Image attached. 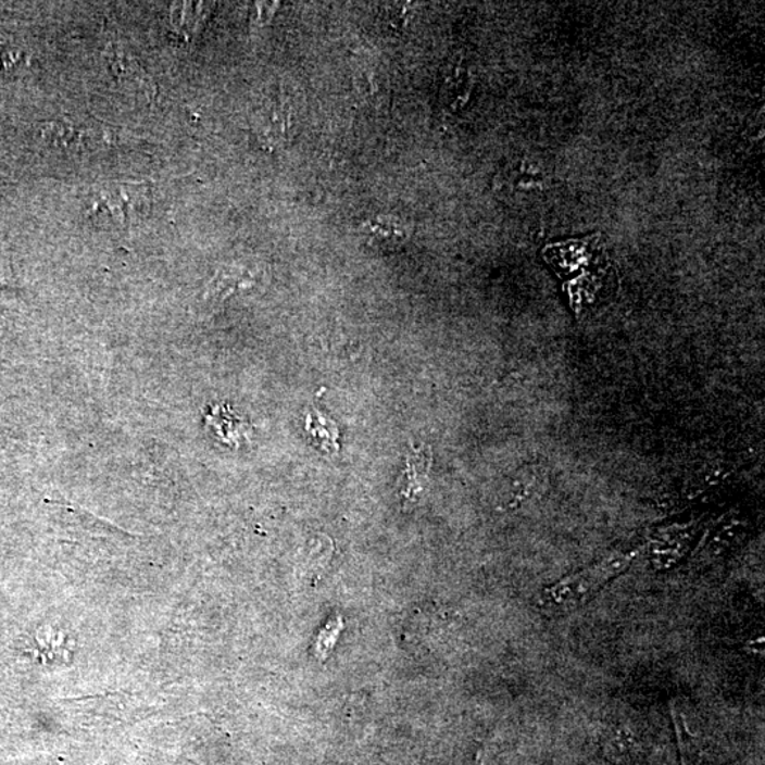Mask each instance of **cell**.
Returning a JSON list of instances; mask_svg holds the SVG:
<instances>
[{
    "mask_svg": "<svg viewBox=\"0 0 765 765\" xmlns=\"http://www.w3.org/2000/svg\"><path fill=\"white\" fill-rule=\"evenodd\" d=\"M151 209L147 186L137 184H106L96 186L86 200V214L96 223L130 226L141 223Z\"/></svg>",
    "mask_w": 765,
    "mask_h": 765,
    "instance_id": "1",
    "label": "cell"
},
{
    "mask_svg": "<svg viewBox=\"0 0 765 765\" xmlns=\"http://www.w3.org/2000/svg\"><path fill=\"white\" fill-rule=\"evenodd\" d=\"M632 556L610 557L589 570L568 577L545 590L542 595L543 606L549 609H564L581 604L589 599L592 592L605 585L615 574L622 573Z\"/></svg>",
    "mask_w": 765,
    "mask_h": 765,
    "instance_id": "2",
    "label": "cell"
},
{
    "mask_svg": "<svg viewBox=\"0 0 765 765\" xmlns=\"http://www.w3.org/2000/svg\"><path fill=\"white\" fill-rule=\"evenodd\" d=\"M292 109L281 97L261 102L254 114V129L269 147H281L292 138Z\"/></svg>",
    "mask_w": 765,
    "mask_h": 765,
    "instance_id": "3",
    "label": "cell"
},
{
    "mask_svg": "<svg viewBox=\"0 0 765 765\" xmlns=\"http://www.w3.org/2000/svg\"><path fill=\"white\" fill-rule=\"evenodd\" d=\"M362 231L372 244L394 249L410 239L412 226L404 218L393 214H380L363 223Z\"/></svg>",
    "mask_w": 765,
    "mask_h": 765,
    "instance_id": "4",
    "label": "cell"
},
{
    "mask_svg": "<svg viewBox=\"0 0 765 765\" xmlns=\"http://www.w3.org/2000/svg\"><path fill=\"white\" fill-rule=\"evenodd\" d=\"M212 3L181 2L174 3L171 8L172 26L186 39H193L206 25Z\"/></svg>",
    "mask_w": 765,
    "mask_h": 765,
    "instance_id": "5",
    "label": "cell"
},
{
    "mask_svg": "<svg viewBox=\"0 0 765 765\" xmlns=\"http://www.w3.org/2000/svg\"><path fill=\"white\" fill-rule=\"evenodd\" d=\"M431 463L432 456L430 447H414L410 450L407 461H405L403 484H401L404 497H414L415 493L422 491L423 485L428 477Z\"/></svg>",
    "mask_w": 765,
    "mask_h": 765,
    "instance_id": "6",
    "label": "cell"
},
{
    "mask_svg": "<svg viewBox=\"0 0 765 765\" xmlns=\"http://www.w3.org/2000/svg\"><path fill=\"white\" fill-rule=\"evenodd\" d=\"M253 277L244 268L224 267L214 275L208 287L209 300H224L233 293L253 286Z\"/></svg>",
    "mask_w": 765,
    "mask_h": 765,
    "instance_id": "7",
    "label": "cell"
}]
</instances>
